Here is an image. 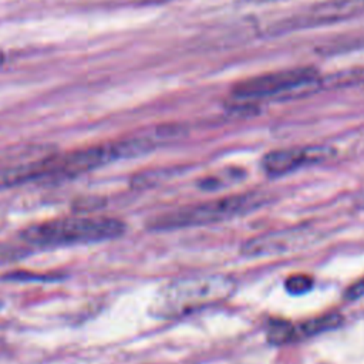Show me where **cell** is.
Masks as SVG:
<instances>
[{"mask_svg": "<svg viewBox=\"0 0 364 364\" xmlns=\"http://www.w3.org/2000/svg\"><path fill=\"white\" fill-rule=\"evenodd\" d=\"M235 290V280L225 274L175 279L155 293L149 314L156 318H179L228 300Z\"/></svg>", "mask_w": 364, "mask_h": 364, "instance_id": "6da1fadb", "label": "cell"}, {"mask_svg": "<svg viewBox=\"0 0 364 364\" xmlns=\"http://www.w3.org/2000/svg\"><path fill=\"white\" fill-rule=\"evenodd\" d=\"M125 225L107 216H74L31 225L23 230V239L33 245L60 246L97 243L119 237Z\"/></svg>", "mask_w": 364, "mask_h": 364, "instance_id": "7a4b0ae2", "label": "cell"}, {"mask_svg": "<svg viewBox=\"0 0 364 364\" xmlns=\"http://www.w3.org/2000/svg\"><path fill=\"white\" fill-rule=\"evenodd\" d=\"M264 202L266 196L256 192L226 196L159 215L149 222V228L155 230H171L216 223L252 212Z\"/></svg>", "mask_w": 364, "mask_h": 364, "instance_id": "3957f363", "label": "cell"}, {"mask_svg": "<svg viewBox=\"0 0 364 364\" xmlns=\"http://www.w3.org/2000/svg\"><path fill=\"white\" fill-rule=\"evenodd\" d=\"M321 88V78L311 67L267 73L237 82L232 92L242 100H260L266 97L294 98Z\"/></svg>", "mask_w": 364, "mask_h": 364, "instance_id": "277c9868", "label": "cell"}, {"mask_svg": "<svg viewBox=\"0 0 364 364\" xmlns=\"http://www.w3.org/2000/svg\"><path fill=\"white\" fill-rule=\"evenodd\" d=\"M318 240V232L310 226H296L255 236L243 243L242 255L247 257L274 256L294 252Z\"/></svg>", "mask_w": 364, "mask_h": 364, "instance_id": "5b68a950", "label": "cell"}, {"mask_svg": "<svg viewBox=\"0 0 364 364\" xmlns=\"http://www.w3.org/2000/svg\"><path fill=\"white\" fill-rule=\"evenodd\" d=\"M333 145H316L307 148H283L267 152L262 158V168L270 176H282L307 164L326 162L336 158Z\"/></svg>", "mask_w": 364, "mask_h": 364, "instance_id": "8992f818", "label": "cell"}, {"mask_svg": "<svg viewBox=\"0 0 364 364\" xmlns=\"http://www.w3.org/2000/svg\"><path fill=\"white\" fill-rule=\"evenodd\" d=\"M364 9V0H327L314 6L307 14L297 20L303 24H326L346 20Z\"/></svg>", "mask_w": 364, "mask_h": 364, "instance_id": "52a82bcc", "label": "cell"}, {"mask_svg": "<svg viewBox=\"0 0 364 364\" xmlns=\"http://www.w3.org/2000/svg\"><path fill=\"white\" fill-rule=\"evenodd\" d=\"M44 156L0 168V191L43 178Z\"/></svg>", "mask_w": 364, "mask_h": 364, "instance_id": "ba28073f", "label": "cell"}, {"mask_svg": "<svg viewBox=\"0 0 364 364\" xmlns=\"http://www.w3.org/2000/svg\"><path fill=\"white\" fill-rule=\"evenodd\" d=\"M343 317L338 313H330L317 316L314 318L301 321L299 324H293V341H299L323 331H328L341 324Z\"/></svg>", "mask_w": 364, "mask_h": 364, "instance_id": "9c48e42d", "label": "cell"}, {"mask_svg": "<svg viewBox=\"0 0 364 364\" xmlns=\"http://www.w3.org/2000/svg\"><path fill=\"white\" fill-rule=\"evenodd\" d=\"M243 176L245 173L242 169H236V168L225 169V171H220L219 173H213L202 178L198 182V186L202 191H218L232 183H237L240 179H243Z\"/></svg>", "mask_w": 364, "mask_h": 364, "instance_id": "30bf717a", "label": "cell"}, {"mask_svg": "<svg viewBox=\"0 0 364 364\" xmlns=\"http://www.w3.org/2000/svg\"><path fill=\"white\" fill-rule=\"evenodd\" d=\"M364 82V70H347L341 71L337 74H333L331 77L321 80V87H350L355 84H363Z\"/></svg>", "mask_w": 364, "mask_h": 364, "instance_id": "8fae6325", "label": "cell"}, {"mask_svg": "<svg viewBox=\"0 0 364 364\" xmlns=\"http://www.w3.org/2000/svg\"><path fill=\"white\" fill-rule=\"evenodd\" d=\"M267 341L274 346H284L293 341V323L290 321H274L269 326Z\"/></svg>", "mask_w": 364, "mask_h": 364, "instance_id": "7c38bea8", "label": "cell"}, {"mask_svg": "<svg viewBox=\"0 0 364 364\" xmlns=\"http://www.w3.org/2000/svg\"><path fill=\"white\" fill-rule=\"evenodd\" d=\"M313 287V279L307 274H291L286 279L284 282V289L287 290V293L293 294V296H300L307 293L310 289Z\"/></svg>", "mask_w": 364, "mask_h": 364, "instance_id": "4fadbf2b", "label": "cell"}, {"mask_svg": "<svg viewBox=\"0 0 364 364\" xmlns=\"http://www.w3.org/2000/svg\"><path fill=\"white\" fill-rule=\"evenodd\" d=\"M344 297L350 301L353 300H357L360 297H364V277L354 282L351 286H348L346 289V293H344Z\"/></svg>", "mask_w": 364, "mask_h": 364, "instance_id": "5bb4252c", "label": "cell"}, {"mask_svg": "<svg viewBox=\"0 0 364 364\" xmlns=\"http://www.w3.org/2000/svg\"><path fill=\"white\" fill-rule=\"evenodd\" d=\"M4 61H6V54L3 53V50H0V67L4 64Z\"/></svg>", "mask_w": 364, "mask_h": 364, "instance_id": "9a60e30c", "label": "cell"}, {"mask_svg": "<svg viewBox=\"0 0 364 364\" xmlns=\"http://www.w3.org/2000/svg\"><path fill=\"white\" fill-rule=\"evenodd\" d=\"M252 1H273V0H252Z\"/></svg>", "mask_w": 364, "mask_h": 364, "instance_id": "2e32d148", "label": "cell"}, {"mask_svg": "<svg viewBox=\"0 0 364 364\" xmlns=\"http://www.w3.org/2000/svg\"><path fill=\"white\" fill-rule=\"evenodd\" d=\"M0 307H1V301H0Z\"/></svg>", "mask_w": 364, "mask_h": 364, "instance_id": "e0dca14e", "label": "cell"}]
</instances>
